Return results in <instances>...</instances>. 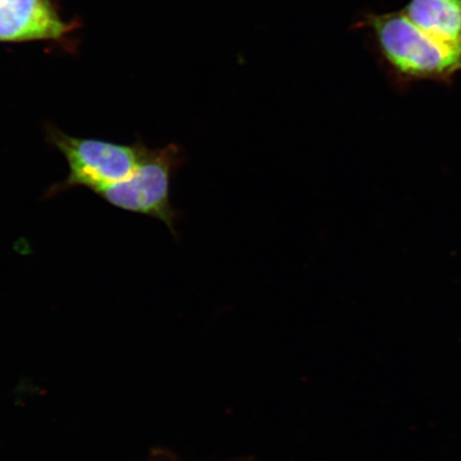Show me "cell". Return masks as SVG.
I'll return each instance as SVG.
<instances>
[{"label":"cell","instance_id":"1","mask_svg":"<svg viewBox=\"0 0 461 461\" xmlns=\"http://www.w3.org/2000/svg\"><path fill=\"white\" fill-rule=\"evenodd\" d=\"M358 26L370 29L385 66L401 83L451 84L461 73V50L436 41L402 10L368 14Z\"/></svg>","mask_w":461,"mask_h":461},{"label":"cell","instance_id":"2","mask_svg":"<svg viewBox=\"0 0 461 461\" xmlns=\"http://www.w3.org/2000/svg\"><path fill=\"white\" fill-rule=\"evenodd\" d=\"M46 140L63 155L70 171L65 181L48 189L46 198L77 187L95 193L122 182L135 172L148 149L140 141L121 144L73 137L50 125L46 129Z\"/></svg>","mask_w":461,"mask_h":461},{"label":"cell","instance_id":"3","mask_svg":"<svg viewBox=\"0 0 461 461\" xmlns=\"http://www.w3.org/2000/svg\"><path fill=\"white\" fill-rule=\"evenodd\" d=\"M186 160L184 149L175 143L160 149L148 148L129 178L94 194L119 210L158 219L177 240L176 224L182 214L172 206L170 188L173 176Z\"/></svg>","mask_w":461,"mask_h":461},{"label":"cell","instance_id":"4","mask_svg":"<svg viewBox=\"0 0 461 461\" xmlns=\"http://www.w3.org/2000/svg\"><path fill=\"white\" fill-rule=\"evenodd\" d=\"M71 31L51 0H0V43L59 41Z\"/></svg>","mask_w":461,"mask_h":461},{"label":"cell","instance_id":"5","mask_svg":"<svg viewBox=\"0 0 461 461\" xmlns=\"http://www.w3.org/2000/svg\"><path fill=\"white\" fill-rule=\"evenodd\" d=\"M402 11L436 41L461 50V0H409Z\"/></svg>","mask_w":461,"mask_h":461}]
</instances>
